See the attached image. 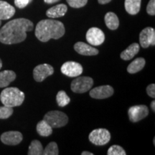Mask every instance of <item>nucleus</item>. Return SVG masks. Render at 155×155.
I'll list each match as a JSON object with an SVG mask.
<instances>
[{"mask_svg": "<svg viewBox=\"0 0 155 155\" xmlns=\"http://www.w3.org/2000/svg\"><path fill=\"white\" fill-rule=\"evenodd\" d=\"M33 29V23L28 19H13L6 23L0 30V42L6 45L22 42L27 38V32Z\"/></svg>", "mask_w": 155, "mask_h": 155, "instance_id": "obj_1", "label": "nucleus"}, {"mask_svg": "<svg viewBox=\"0 0 155 155\" xmlns=\"http://www.w3.org/2000/svg\"><path fill=\"white\" fill-rule=\"evenodd\" d=\"M65 32L63 22L55 19H42L37 25L35 36L40 41L46 42L50 39L58 40L62 38Z\"/></svg>", "mask_w": 155, "mask_h": 155, "instance_id": "obj_2", "label": "nucleus"}, {"mask_svg": "<svg viewBox=\"0 0 155 155\" xmlns=\"http://www.w3.org/2000/svg\"><path fill=\"white\" fill-rule=\"evenodd\" d=\"M25 94L15 87L7 88L0 94V100L4 106L15 107L22 105L25 100Z\"/></svg>", "mask_w": 155, "mask_h": 155, "instance_id": "obj_3", "label": "nucleus"}, {"mask_svg": "<svg viewBox=\"0 0 155 155\" xmlns=\"http://www.w3.org/2000/svg\"><path fill=\"white\" fill-rule=\"evenodd\" d=\"M43 119L50 125L53 129L61 128L68 123V117L63 112L60 111H51L44 116Z\"/></svg>", "mask_w": 155, "mask_h": 155, "instance_id": "obj_4", "label": "nucleus"}, {"mask_svg": "<svg viewBox=\"0 0 155 155\" xmlns=\"http://www.w3.org/2000/svg\"><path fill=\"white\" fill-rule=\"evenodd\" d=\"M94 85L92 78L88 76H81L76 78L72 81L71 88L72 91L76 94H83L91 89Z\"/></svg>", "mask_w": 155, "mask_h": 155, "instance_id": "obj_5", "label": "nucleus"}, {"mask_svg": "<svg viewBox=\"0 0 155 155\" xmlns=\"http://www.w3.org/2000/svg\"><path fill=\"white\" fill-rule=\"evenodd\" d=\"M89 141L96 146H103L108 144L111 139V134L106 129L93 130L88 136Z\"/></svg>", "mask_w": 155, "mask_h": 155, "instance_id": "obj_6", "label": "nucleus"}, {"mask_svg": "<svg viewBox=\"0 0 155 155\" xmlns=\"http://www.w3.org/2000/svg\"><path fill=\"white\" fill-rule=\"evenodd\" d=\"M83 67L80 63L74 61H68L62 65L61 72L68 77L75 78L83 73Z\"/></svg>", "mask_w": 155, "mask_h": 155, "instance_id": "obj_7", "label": "nucleus"}, {"mask_svg": "<svg viewBox=\"0 0 155 155\" xmlns=\"http://www.w3.org/2000/svg\"><path fill=\"white\" fill-rule=\"evenodd\" d=\"M149 114V109L145 105L133 106L129 108L128 111L129 120L131 122L136 123L146 118Z\"/></svg>", "mask_w": 155, "mask_h": 155, "instance_id": "obj_8", "label": "nucleus"}, {"mask_svg": "<svg viewBox=\"0 0 155 155\" xmlns=\"http://www.w3.org/2000/svg\"><path fill=\"white\" fill-rule=\"evenodd\" d=\"M54 73V68L49 64H41L36 66L33 70V77L37 82H42L46 78Z\"/></svg>", "mask_w": 155, "mask_h": 155, "instance_id": "obj_9", "label": "nucleus"}, {"mask_svg": "<svg viewBox=\"0 0 155 155\" xmlns=\"http://www.w3.org/2000/svg\"><path fill=\"white\" fill-rule=\"evenodd\" d=\"M86 40L91 45H101L105 40V35L101 29L91 28L87 31Z\"/></svg>", "mask_w": 155, "mask_h": 155, "instance_id": "obj_10", "label": "nucleus"}, {"mask_svg": "<svg viewBox=\"0 0 155 155\" xmlns=\"http://www.w3.org/2000/svg\"><path fill=\"white\" fill-rule=\"evenodd\" d=\"M139 42L143 48H147L150 45H155V30L154 28H144L139 34Z\"/></svg>", "mask_w": 155, "mask_h": 155, "instance_id": "obj_11", "label": "nucleus"}, {"mask_svg": "<svg viewBox=\"0 0 155 155\" xmlns=\"http://www.w3.org/2000/svg\"><path fill=\"white\" fill-rule=\"evenodd\" d=\"M90 96L96 99H104L111 97L114 94V88L111 86H101L90 91Z\"/></svg>", "mask_w": 155, "mask_h": 155, "instance_id": "obj_12", "label": "nucleus"}, {"mask_svg": "<svg viewBox=\"0 0 155 155\" xmlns=\"http://www.w3.org/2000/svg\"><path fill=\"white\" fill-rule=\"evenodd\" d=\"M0 139H1L2 142L5 144L15 146V145L19 144L22 141L23 137L19 131H10L3 133L1 135Z\"/></svg>", "mask_w": 155, "mask_h": 155, "instance_id": "obj_13", "label": "nucleus"}, {"mask_svg": "<svg viewBox=\"0 0 155 155\" xmlns=\"http://www.w3.org/2000/svg\"><path fill=\"white\" fill-rule=\"evenodd\" d=\"M74 49L78 53L82 55L92 56L98 54V50L83 42H78L74 45Z\"/></svg>", "mask_w": 155, "mask_h": 155, "instance_id": "obj_14", "label": "nucleus"}, {"mask_svg": "<svg viewBox=\"0 0 155 155\" xmlns=\"http://www.w3.org/2000/svg\"><path fill=\"white\" fill-rule=\"evenodd\" d=\"M15 9L9 3L5 1H0V20L9 19L14 16Z\"/></svg>", "mask_w": 155, "mask_h": 155, "instance_id": "obj_15", "label": "nucleus"}, {"mask_svg": "<svg viewBox=\"0 0 155 155\" xmlns=\"http://www.w3.org/2000/svg\"><path fill=\"white\" fill-rule=\"evenodd\" d=\"M67 11V6L64 4H61V5H55L50 8L46 12V15L49 18H58V17H63L66 14Z\"/></svg>", "mask_w": 155, "mask_h": 155, "instance_id": "obj_16", "label": "nucleus"}, {"mask_svg": "<svg viewBox=\"0 0 155 155\" xmlns=\"http://www.w3.org/2000/svg\"><path fill=\"white\" fill-rule=\"evenodd\" d=\"M139 50H140V45L138 43L134 42L130 45L125 50H124L120 55V57L124 61H129L139 53Z\"/></svg>", "mask_w": 155, "mask_h": 155, "instance_id": "obj_17", "label": "nucleus"}, {"mask_svg": "<svg viewBox=\"0 0 155 155\" xmlns=\"http://www.w3.org/2000/svg\"><path fill=\"white\" fill-rule=\"evenodd\" d=\"M16 78V74L12 71H4L0 72V88L7 87Z\"/></svg>", "mask_w": 155, "mask_h": 155, "instance_id": "obj_18", "label": "nucleus"}, {"mask_svg": "<svg viewBox=\"0 0 155 155\" xmlns=\"http://www.w3.org/2000/svg\"><path fill=\"white\" fill-rule=\"evenodd\" d=\"M145 64H146V61H145L144 58H136L134 61H133L129 65H128V73H131V74H134V73L139 72V71L144 68V67L145 66Z\"/></svg>", "mask_w": 155, "mask_h": 155, "instance_id": "obj_19", "label": "nucleus"}, {"mask_svg": "<svg viewBox=\"0 0 155 155\" xmlns=\"http://www.w3.org/2000/svg\"><path fill=\"white\" fill-rule=\"evenodd\" d=\"M141 0H125V9L129 15L138 14L141 8Z\"/></svg>", "mask_w": 155, "mask_h": 155, "instance_id": "obj_20", "label": "nucleus"}, {"mask_svg": "<svg viewBox=\"0 0 155 155\" xmlns=\"http://www.w3.org/2000/svg\"><path fill=\"white\" fill-rule=\"evenodd\" d=\"M104 20H105L106 25L110 30H115L119 28V20L115 13L111 12L106 13L105 17H104Z\"/></svg>", "mask_w": 155, "mask_h": 155, "instance_id": "obj_21", "label": "nucleus"}, {"mask_svg": "<svg viewBox=\"0 0 155 155\" xmlns=\"http://www.w3.org/2000/svg\"><path fill=\"white\" fill-rule=\"evenodd\" d=\"M37 132L41 137H49L53 133V128L45 120H42L37 124Z\"/></svg>", "mask_w": 155, "mask_h": 155, "instance_id": "obj_22", "label": "nucleus"}, {"mask_svg": "<svg viewBox=\"0 0 155 155\" xmlns=\"http://www.w3.org/2000/svg\"><path fill=\"white\" fill-rule=\"evenodd\" d=\"M43 152V147L38 140H33L29 147V155H41Z\"/></svg>", "mask_w": 155, "mask_h": 155, "instance_id": "obj_23", "label": "nucleus"}, {"mask_svg": "<svg viewBox=\"0 0 155 155\" xmlns=\"http://www.w3.org/2000/svg\"><path fill=\"white\" fill-rule=\"evenodd\" d=\"M56 101L60 107H64L68 105L69 103L71 102V98L64 91H60L56 96Z\"/></svg>", "mask_w": 155, "mask_h": 155, "instance_id": "obj_24", "label": "nucleus"}, {"mask_svg": "<svg viewBox=\"0 0 155 155\" xmlns=\"http://www.w3.org/2000/svg\"><path fill=\"white\" fill-rule=\"evenodd\" d=\"M44 155H58L59 154V150L57 143L52 141L47 145V147L45 148L42 152Z\"/></svg>", "mask_w": 155, "mask_h": 155, "instance_id": "obj_25", "label": "nucleus"}, {"mask_svg": "<svg viewBox=\"0 0 155 155\" xmlns=\"http://www.w3.org/2000/svg\"><path fill=\"white\" fill-rule=\"evenodd\" d=\"M108 155H126L125 150L119 145H113L108 150Z\"/></svg>", "mask_w": 155, "mask_h": 155, "instance_id": "obj_26", "label": "nucleus"}, {"mask_svg": "<svg viewBox=\"0 0 155 155\" xmlns=\"http://www.w3.org/2000/svg\"><path fill=\"white\" fill-rule=\"evenodd\" d=\"M13 108L9 106H0V119H6L12 115Z\"/></svg>", "mask_w": 155, "mask_h": 155, "instance_id": "obj_27", "label": "nucleus"}, {"mask_svg": "<svg viewBox=\"0 0 155 155\" xmlns=\"http://www.w3.org/2000/svg\"><path fill=\"white\" fill-rule=\"evenodd\" d=\"M68 5L73 8H81L86 5L88 0H66Z\"/></svg>", "mask_w": 155, "mask_h": 155, "instance_id": "obj_28", "label": "nucleus"}, {"mask_svg": "<svg viewBox=\"0 0 155 155\" xmlns=\"http://www.w3.org/2000/svg\"><path fill=\"white\" fill-rule=\"evenodd\" d=\"M147 12L150 15H155V0H150L147 7Z\"/></svg>", "mask_w": 155, "mask_h": 155, "instance_id": "obj_29", "label": "nucleus"}, {"mask_svg": "<svg viewBox=\"0 0 155 155\" xmlns=\"http://www.w3.org/2000/svg\"><path fill=\"white\" fill-rule=\"evenodd\" d=\"M29 3L30 0H15V5L19 9L25 8Z\"/></svg>", "mask_w": 155, "mask_h": 155, "instance_id": "obj_30", "label": "nucleus"}, {"mask_svg": "<svg viewBox=\"0 0 155 155\" xmlns=\"http://www.w3.org/2000/svg\"><path fill=\"white\" fill-rule=\"evenodd\" d=\"M147 93L151 98H155V85L154 83H152L147 87Z\"/></svg>", "mask_w": 155, "mask_h": 155, "instance_id": "obj_31", "label": "nucleus"}, {"mask_svg": "<svg viewBox=\"0 0 155 155\" xmlns=\"http://www.w3.org/2000/svg\"><path fill=\"white\" fill-rule=\"evenodd\" d=\"M111 1V0H98V3H99L100 5H106V4L109 3Z\"/></svg>", "mask_w": 155, "mask_h": 155, "instance_id": "obj_32", "label": "nucleus"}, {"mask_svg": "<svg viewBox=\"0 0 155 155\" xmlns=\"http://www.w3.org/2000/svg\"><path fill=\"white\" fill-rule=\"evenodd\" d=\"M60 0H44V2L47 4H53L55 2H58Z\"/></svg>", "mask_w": 155, "mask_h": 155, "instance_id": "obj_33", "label": "nucleus"}, {"mask_svg": "<svg viewBox=\"0 0 155 155\" xmlns=\"http://www.w3.org/2000/svg\"><path fill=\"white\" fill-rule=\"evenodd\" d=\"M150 106H151V108H152V109L153 110V111H155V101H152V103H151Z\"/></svg>", "mask_w": 155, "mask_h": 155, "instance_id": "obj_34", "label": "nucleus"}, {"mask_svg": "<svg viewBox=\"0 0 155 155\" xmlns=\"http://www.w3.org/2000/svg\"><path fill=\"white\" fill-rule=\"evenodd\" d=\"M81 154L82 155H94V154H93V153H91V152H83L82 153H81Z\"/></svg>", "mask_w": 155, "mask_h": 155, "instance_id": "obj_35", "label": "nucleus"}, {"mask_svg": "<svg viewBox=\"0 0 155 155\" xmlns=\"http://www.w3.org/2000/svg\"><path fill=\"white\" fill-rule=\"evenodd\" d=\"M2 60L0 59V69L2 68Z\"/></svg>", "mask_w": 155, "mask_h": 155, "instance_id": "obj_36", "label": "nucleus"}, {"mask_svg": "<svg viewBox=\"0 0 155 155\" xmlns=\"http://www.w3.org/2000/svg\"><path fill=\"white\" fill-rule=\"evenodd\" d=\"M1 24H2V21L0 20V25H1Z\"/></svg>", "mask_w": 155, "mask_h": 155, "instance_id": "obj_37", "label": "nucleus"}]
</instances>
